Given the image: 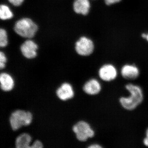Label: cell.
I'll return each mask as SVG.
<instances>
[{
	"label": "cell",
	"mask_w": 148,
	"mask_h": 148,
	"mask_svg": "<svg viewBox=\"0 0 148 148\" xmlns=\"http://www.w3.org/2000/svg\"><path fill=\"white\" fill-rule=\"evenodd\" d=\"M145 39H147V41L148 42V34H147V35H146Z\"/></svg>",
	"instance_id": "7402d4cb"
},
{
	"label": "cell",
	"mask_w": 148,
	"mask_h": 148,
	"mask_svg": "<svg viewBox=\"0 0 148 148\" xmlns=\"http://www.w3.org/2000/svg\"><path fill=\"white\" fill-rule=\"evenodd\" d=\"M73 129L77 140L81 142H85L95 136V131L89 123L86 121L78 122L74 125Z\"/></svg>",
	"instance_id": "277c9868"
},
{
	"label": "cell",
	"mask_w": 148,
	"mask_h": 148,
	"mask_svg": "<svg viewBox=\"0 0 148 148\" xmlns=\"http://www.w3.org/2000/svg\"><path fill=\"white\" fill-rule=\"evenodd\" d=\"M102 90V85L96 79H91L85 83L83 90L88 95H95L99 94Z\"/></svg>",
	"instance_id": "9c48e42d"
},
{
	"label": "cell",
	"mask_w": 148,
	"mask_h": 148,
	"mask_svg": "<svg viewBox=\"0 0 148 148\" xmlns=\"http://www.w3.org/2000/svg\"><path fill=\"white\" fill-rule=\"evenodd\" d=\"M88 148H103V147L101 145L98 144H94L88 146Z\"/></svg>",
	"instance_id": "44dd1931"
},
{
	"label": "cell",
	"mask_w": 148,
	"mask_h": 148,
	"mask_svg": "<svg viewBox=\"0 0 148 148\" xmlns=\"http://www.w3.org/2000/svg\"><path fill=\"white\" fill-rule=\"evenodd\" d=\"M98 74L99 78L103 81L111 82L116 78L118 71L112 64H106L100 68Z\"/></svg>",
	"instance_id": "8992f818"
},
{
	"label": "cell",
	"mask_w": 148,
	"mask_h": 148,
	"mask_svg": "<svg viewBox=\"0 0 148 148\" xmlns=\"http://www.w3.org/2000/svg\"><path fill=\"white\" fill-rule=\"evenodd\" d=\"M32 138L29 134L23 133L17 137L15 141V146L17 148H30Z\"/></svg>",
	"instance_id": "4fadbf2b"
},
{
	"label": "cell",
	"mask_w": 148,
	"mask_h": 148,
	"mask_svg": "<svg viewBox=\"0 0 148 148\" xmlns=\"http://www.w3.org/2000/svg\"><path fill=\"white\" fill-rule=\"evenodd\" d=\"M38 27L32 20L29 18H24L16 22L14 30L16 34L24 38H33L34 36Z\"/></svg>",
	"instance_id": "7a4b0ae2"
},
{
	"label": "cell",
	"mask_w": 148,
	"mask_h": 148,
	"mask_svg": "<svg viewBox=\"0 0 148 148\" xmlns=\"http://www.w3.org/2000/svg\"><path fill=\"white\" fill-rule=\"evenodd\" d=\"M33 115L29 112L17 110L11 114L10 118L11 127L14 130H16L23 126L31 124Z\"/></svg>",
	"instance_id": "3957f363"
},
{
	"label": "cell",
	"mask_w": 148,
	"mask_h": 148,
	"mask_svg": "<svg viewBox=\"0 0 148 148\" xmlns=\"http://www.w3.org/2000/svg\"><path fill=\"white\" fill-rule=\"evenodd\" d=\"M1 88L5 91L12 90L14 86V81L12 77L6 73H2L0 75Z\"/></svg>",
	"instance_id": "7c38bea8"
},
{
	"label": "cell",
	"mask_w": 148,
	"mask_h": 148,
	"mask_svg": "<svg viewBox=\"0 0 148 148\" xmlns=\"http://www.w3.org/2000/svg\"><path fill=\"white\" fill-rule=\"evenodd\" d=\"M75 49L79 55L87 56L93 52L94 44L90 39L86 37H81L76 43Z\"/></svg>",
	"instance_id": "5b68a950"
},
{
	"label": "cell",
	"mask_w": 148,
	"mask_h": 148,
	"mask_svg": "<svg viewBox=\"0 0 148 148\" xmlns=\"http://www.w3.org/2000/svg\"><path fill=\"white\" fill-rule=\"evenodd\" d=\"M8 44L7 34L5 30L3 29L0 30V46L5 47Z\"/></svg>",
	"instance_id": "9a60e30c"
},
{
	"label": "cell",
	"mask_w": 148,
	"mask_h": 148,
	"mask_svg": "<svg viewBox=\"0 0 148 148\" xmlns=\"http://www.w3.org/2000/svg\"><path fill=\"white\" fill-rule=\"evenodd\" d=\"M13 14L10 9L5 5H1L0 7V17L2 20L10 19L13 17Z\"/></svg>",
	"instance_id": "5bb4252c"
},
{
	"label": "cell",
	"mask_w": 148,
	"mask_h": 148,
	"mask_svg": "<svg viewBox=\"0 0 148 148\" xmlns=\"http://www.w3.org/2000/svg\"><path fill=\"white\" fill-rule=\"evenodd\" d=\"M56 95L62 101H66L73 98L74 92L73 87L70 84L64 83L56 90Z\"/></svg>",
	"instance_id": "30bf717a"
},
{
	"label": "cell",
	"mask_w": 148,
	"mask_h": 148,
	"mask_svg": "<svg viewBox=\"0 0 148 148\" xmlns=\"http://www.w3.org/2000/svg\"><path fill=\"white\" fill-rule=\"evenodd\" d=\"M73 8L77 13L86 15L90 10V2L88 0H75L74 3Z\"/></svg>",
	"instance_id": "8fae6325"
},
{
	"label": "cell",
	"mask_w": 148,
	"mask_h": 148,
	"mask_svg": "<svg viewBox=\"0 0 148 148\" xmlns=\"http://www.w3.org/2000/svg\"><path fill=\"white\" fill-rule=\"evenodd\" d=\"M121 75L125 79L133 80L140 75V70L137 66L132 64H125L121 69Z\"/></svg>",
	"instance_id": "52a82bcc"
},
{
	"label": "cell",
	"mask_w": 148,
	"mask_h": 148,
	"mask_svg": "<svg viewBox=\"0 0 148 148\" xmlns=\"http://www.w3.org/2000/svg\"><path fill=\"white\" fill-rule=\"evenodd\" d=\"M121 1V0H104L106 4L108 5L116 3L119 2Z\"/></svg>",
	"instance_id": "d6986e66"
},
{
	"label": "cell",
	"mask_w": 148,
	"mask_h": 148,
	"mask_svg": "<svg viewBox=\"0 0 148 148\" xmlns=\"http://www.w3.org/2000/svg\"><path fill=\"white\" fill-rule=\"evenodd\" d=\"M38 48V45L35 42L31 40H28L21 45V51L26 58L31 59L36 56Z\"/></svg>",
	"instance_id": "ba28073f"
},
{
	"label": "cell",
	"mask_w": 148,
	"mask_h": 148,
	"mask_svg": "<svg viewBox=\"0 0 148 148\" xmlns=\"http://www.w3.org/2000/svg\"><path fill=\"white\" fill-rule=\"evenodd\" d=\"M7 58L4 53L2 52H0V69H2L5 67Z\"/></svg>",
	"instance_id": "2e32d148"
},
{
	"label": "cell",
	"mask_w": 148,
	"mask_h": 148,
	"mask_svg": "<svg viewBox=\"0 0 148 148\" xmlns=\"http://www.w3.org/2000/svg\"><path fill=\"white\" fill-rule=\"evenodd\" d=\"M43 147V145L41 142L39 140H36L33 145L31 146L30 148H41Z\"/></svg>",
	"instance_id": "e0dca14e"
},
{
	"label": "cell",
	"mask_w": 148,
	"mask_h": 148,
	"mask_svg": "<svg viewBox=\"0 0 148 148\" xmlns=\"http://www.w3.org/2000/svg\"><path fill=\"white\" fill-rule=\"evenodd\" d=\"M145 137L144 138L143 143L144 145L148 147V127L146 131Z\"/></svg>",
	"instance_id": "ffe728a7"
},
{
	"label": "cell",
	"mask_w": 148,
	"mask_h": 148,
	"mask_svg": "<svg viewBox=\"0 0 148 148\" xmlns=\"http://www.w3.org/2000/svg\"><path fill=\"white\" fill-rule=\"evenodd\" d=\"M24 0H8L9 1L14 5L18 6L21 5Z\"/></svg>",
	"instance_id": "ac0fdd59"
},
{
	"label": "cell",
	"mask_w": 148,
	"mask_h": 148,
	"mask_svg": "<svg viewBox=\"0 0 148 148\" xmlns=\"http://www.w3.org/2000/svg\"><path fill=\"white\" fill-rule=\"evenodd\" d=\"M125 88L130 95L127 97H121L119 103L125 110L132 111L143 103L144 98L143 90L140 86L132 83L127 84L125 86Z\"/></svg>",
	"instance_id": "6da1fadb"
}]
</instances>
